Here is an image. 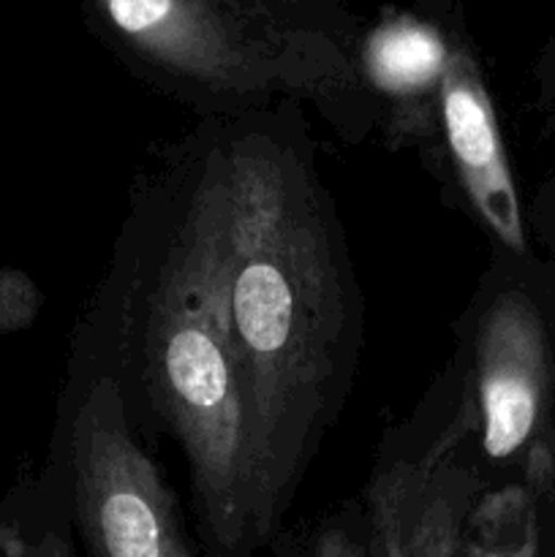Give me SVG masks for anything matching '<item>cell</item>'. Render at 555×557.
I'll list each match as a JSON object with an SVG mask.
<instances>
[{
	"mask_svg": "<svg viewBox=\"0 0 555 557\" xmlns=\"http://www.w3.org/2000/svg\"><path fill=\"white\" fill-rule=\"evenodd\" d=\"M237 370L256 547L346 411L365 297L305 112L199 120L188 134Z\"/></svg>",
	"mask_w": 555,
	"mask_h": 557,
	"instance_id": "1",
	"label": "cell"
},
{
	"mask_svg": "<svg viewBox=\"0 0 555 557\" xmlns=\"http://www.w3.org/2000/svg\"><path fill=\"white\" fill-rule=\"evenodd\" d=\"M74 364L114 381L141 444L177 449L199 555L259 553L237 370L188 136L136 177Z\"/></svg>",
	"mask_w": 555,
	"mask_h": 557,
	"instance_id": "2",
	"label": "cell"
},
{
	"mask_svg": "<svg viewBox=\"0 0 555 557\" xmlns=\"http://www.w3.org/2000/svg\"><path fill=\"white\" fill-rule=\"evenodd\" d=\"M134 79L199 120L299 109L346 145L375 134L346 0H82Z\"/></svg>",
	"mask_w": 555,
	"mask_h": 557,
	"instance_id": "3",
	"label": "cell"
},
{
	"mask_svg": "<svg viewBox=\"0 0 555 557\" xmlns=\"http://www.w3.org/2000/svg\"><path fill=\"white\" fill-rule=\"evenodd\" d=\"M60 441L65 511L87 557H201L109 375L74 364Z\"/></svg>",
	"mask_w": 555,
	"mask_h": 557,
	"instance_id": "4",
	"label": "cell"
},
{
	"mask_svg": "<svg viewBox=\"0 0 555 557\" xmlns=\"http://www.w3.org/2000/svg\"><path fill=\"white\" fill-rule=\"evenodd\" d=\"M466 395L449 362L417 417L392 430L362 493L370 557H457L484 482L468 451Z\"/></svg>",
	"mask_w": 555,
	"mask_h": 557,
	"instance_id": "5",
	"label": "cell"
},
{
	"mask_svg": "<svg viewBox=\"0 0 555 557\" xmlns=\"http://www.w3.org/2000/svg\"><path fill=\"white\" fill-rule=\"evenodd\" d=\"M457 364L466 392L468 451L484 471L528 468L550 455V359L547 321L536 299L520 286L484 288L457 330ZM488 487V484H484Z\"/></svg>",
	"mask_w": 555,
	"mask_h": 557,
	"instance_id": "6",
	"label": "cell"
},
{
	"mask_svg": "<svg viewBox=\"0 0 555 557\" xmlns=\"http://www.w3.org/2000/svg\"><path fill=\"white\" fill-rule=\"evenodd\" d=\"M462 11L455 0L386 9L359 41V79L375 134L392 152H414L441 183V85Z\"/></svg>",
	"mask_w": 555,
	"mask_h": 557,
	"instance_id": "7",
	"label": "cell"
},
{
	"mask_svg": "<svg viewBox=\"0 0 555 557\" xmlns=\"http://www.w3.org/2000/svg\"><path fill=\"white\" fill-rule=\"evenodd\" d=\"M439 185L452 196L449 205L466 210L504 253L511 259H522L528 253L526 218L515 172L466 22L455 33L441 85Z\"/></svg>",
	"mask_w": 555,
	"mask_h": 557,
	"instance_id": "8",
	"label": "cell"
},
{
	"mask_svg": "<svg viewBox=\"0 0 555 557\" xmlns=\"http://www.w3.org/2000/svg\"><path fill=\"white\" fill-rule=\"evenodd\" d=\"M547 490L509 482L473 504L457 557H539V498Z\"/></svg>",
	"mask_w": 555,
	"mask_h": 557,
	"instance_id": "9",
	"label": "cell"
},
{
	"mask_svg": "<svg viewBox=\"0 0 555 557\" xmlns=\"http://www.w3.org/2000/svg\"><path fill=\"white\" fill-rule=\"evenodd\" d=\"M275 557H370L362 500H346L305 531L278 533Z\"/></svg>",
	"mask_w": 555,
	"mask_h": 557,
	"instance_id": "10",
	"label": "cell"
},
{
	"mask_svg": "<svg viewBox=\"0 0 555 557\" xmlns=\"http://www.w3.org/2000/svg\"><path fill=\"white\" fill-rule=\"evenodd\" d=\"M41 310V292L36 283L16 270H0V335L25 330Z\"/></svg>",
	"mask_w": 555,
	"mask_h": 557,
	"instance_id": "11",
	"label": "cell"
},
{
	"mask_svg": "<svg viewBox=\"0 0 555 557\" xmlns=\"http://www.w3.org/2000/svg\"><path fill=\"white\" fill-rule=\"evenodd\" d=\"M3 557H76L74 542H71L69 511H65L63 522L41 528V531L30 533V536L9 533Z\"/></svg>",
	"mask_w": 555,
	"mask_h": 557,
	"instance_id": "12",
	"label": "cell"
},
{
	"mask_svg": "<svg viewBox=\"0 0 555 557\" xmlns=\"http://www.w3.org/2000/svg\"><path fill=\"white\" fill-rule=\"evenodd\" d=\"M550 451H553V462H555V430L550 433Z\"/></svg>",
	"mask_w": 555,
	"mask_h": 557,
	"instance_id": "13",
	"label": "cell"
},
{
	"mask_svg": "<svg viewBox=\"0 0 555 557\" xmlns=\"http://www.w3.org/2000/svg\"><path fill=\"white\" fill-rule=\"evenodd\" d=\"M5 539H9V536H5ZM0 544H5V542H3V536H0Z\"/></svg>",
	"mask_w": 555,
	"mask_h": 557,
	"instance_id": "14",
	"label": "cell"
}]
</instances>
